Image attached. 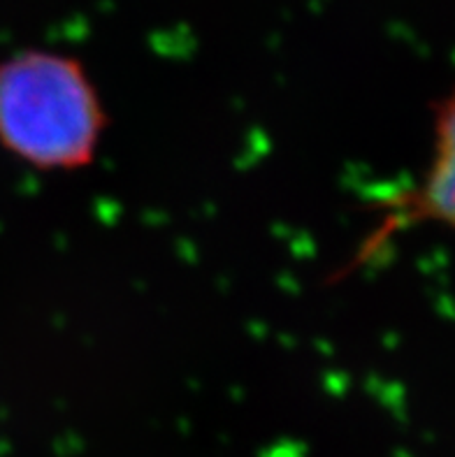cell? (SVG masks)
Here are the masks:
<instances>
[{"instance_id": "cell-1", "label": "cell", "mask_w": 455, "mask_h": 457, "mask_svg": "<svg viewBox=\"0 0 455 457\" xmlns=\"http://www.w3.org/2000/svg\"><path fill=\"white\" fill-rule=\"evenodd\" d=\"M103 135V100L77 58L33 49L0 63V145L12 156L46 172L81 170Z\"/></svg>"}, {"instance_id": "cell-2", "label": "cell", "mask_w": 455, "mask_h": 457, "mask_svg": "<svg viewBox=\"0 0 455 457\" xmlns=\"http://www.w3.org/2000/svg\"><path fill=\"white\" fill-rule=\"evenodd\" d=\"M423 223L455 232V91L434 107L433 156L421 181L388 200L386 214L367 239V251L379 249L392 232Z\"/></svg>"}]
</instances>
